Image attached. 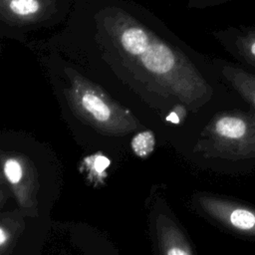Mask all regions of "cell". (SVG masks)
<instances>
[{
  "instance_id": "6",
  "label": "cell",
  "mask_w": 255,
  "mask_h": 255,
  "mask_svg": "<svg viewBox=\"0 0 255 255\" xmlns=\"http://www.w3.org/2000/svg\"><path fill=\"white\" fill-rule=\"evenodd\" d=\"M52 0H0L2 20L11 24H29L47 17Z\"/></svg>"
},
{
  "instance_id": "2",
  "label": "cell",
  "mask_w": 255,
  "mask_h": 255,
  "mask_svg": "<svg viewBox=\"0 0 255 255\" xmlns=\"http://www.w3.org/2000/svg\"><path fill=\"white\" fill-rule=\"evenodd\" d=\"M65 90L72 112L84 123L108 135H124L138 128V122L125 107L114 101L99 85L75 70L66 72Z\"/></svg>"
},
{
  "instance_id": "4",
  "label": "cell",
  "mask_w": 255,
  "mask_h": 255,
  "mask_svg": "<svg viewBox=\"0 0 255 255\" xmlns=\"http://www.w3.org/2000/svg\"><path fill=\"white\" fill-rule=\"evenodd\" d=\"M197 202L213 220L242 236L255 238V208L212 195H200Z\"/></svg>"
},
{
  "instance_id": "12",
  "label": "cell",
  "mask_w": 255,
  "mask_h": 255,
  "mask_svg": "<svg viewBox=\"0 0 255 255\" xmlns=\"http://www.w3.org/2000/svg\"><path fill=\"white\" fill-rule=\"evenodd\" d=\"M12 232L9 228H7V226H5L4 222H2L1 226H0V246H1V251L4 252L6 246H8V244L10 243L11 240V236Z\"/></svg>"
},
{
  "instance_id": "9",
  "label": "cell",
  "mask_w": 255,
  "mask_h": 255,
  "mask_svg": "<svg viewBox=\"0 0 255 255\" xmlns=\"http://www.w3.org/2000/svg\"><path fill=\"white\" fill-rule=\"evenodd\" d=\"M27 166L23 162L22 159L15 156H7L3 159V173L14 188L15 194L19 189L20 183H22L23 179H27L30 177L31 172H27Z\"/></svg>"
},
{
  "instance_id": "8",
  "label": "cell",
  "mask_w": 255,
  "mask_h": 255,
  "mask_svg": "<svg viewBox=\"0 0 255 255\" xmlns=\"http://www.w3.org/2000/svg\"><path fill=\"white\" fill-rule=\"evenodd\" d=\"M221 74L232 88L255 110V75L232 65H224Z\"/></svg>"
},
{
  "instance_id": "10",
  "label": "cell",
  "mask_w": 255,
  "mask_h": 255,
  "mask_svg": "<svg viewBox=\"0 0 255 255\" xmlns=\"http://www.w3.org/2000/svg\"><path fill=\"white\" fill-rule=\"evenodd\" d=\"M155 138L151 130L137 132L131 139V149L135 155L144 158L147 157L154 148Z\"/></svg>"
},
{
  "instance_id": "3",
  "label": "cell",
  "mask_w": 255,
  "mask_h": 255,
  "mask_svg": "<svg viewBox=\"0 0 255 255\" xmlns=\"http://www.w3.org/2000/svg\"><path fill=\"white\" fill-rule=\"evenodd\" d=\"M206 156L228 160L255 157V110H233L215 115L196 145Z\"/></svg>"
},
{
  "instance_id": "1",
  "label": "cell",
  "mask_w": 255,
  "mask_h": 255,
  "mask_svg": "<svg viewBox=\"0 0 255 255\" xmlns=\"http://www.w3.org/2000/svg\"><path fill=\"white\" fill-rule=\"evenodd\" d=\"M103 26L120 54L160 90L190 107L209 101L212 89L194 64L129 14L112 9Z\"/></svg>"
},
{
  "instance_id": "5",
  "label": "cell",
  "mask_w": 255,
  "mask_h": 255,
  "mask_svg": "<svg viewBox=\"0 0 255 255\" xmlns=\"http://www.w3.org/2000/svg\"><path fill=\"white\" fill-rule=\"evenodd\" d=\"M214 36L235 59L255 72V27H230Z\"/></svg>"
},
{
  "instance_id": "7",
  "label": "cell",
  "mask_w": 255,
  "mask_h": 255,
  "mask_svg": "<svg viewBox=\"0 0 255 255\" xmlns=\"http://www.w3.org/2000/svg\"><path fill=\"white\" fill-rule=\"evenodd\" d=\"M155 226L161 255H193L184 234L168 216L158 214Z\"/></svg>"
},
{
  "instance_id": "11",
  "label": "cell",
  "mask_w": 255,
  "mask_h": 255,
  "mask_svg": "<svg viewBox=\"0 0 255 255\" xmlns=\"http://www.w3.org/2000/svg\"><path fill=\"white\" fill-rule=\"evenodd\" d=\"M234 0H190L188 6L192 8H207V7H212L216 5H220L226 2H230Z\"/></svg>"
}]
</instances>
